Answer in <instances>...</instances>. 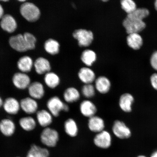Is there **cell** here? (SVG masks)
<instances>
[{"mask_svg": "<svg viewBox=\"0 0 157 157\" xmlns=\"http://www.w3.org/2000/svg\"><path fill=\"white\" fill-rule=\"evenodd\" d=\"M34 66L37 73L39 75L48 73L51 69L50 62L46 59L42 57L37 59Z\"/></svg>", "mask_w": 157, "mask_h": 157, "instance_id": "cell-24", "label": "cell"}, {"mask_svg": "<svg viewBox=\"0 0 157 157\" xmlns=\"http://www.w3.org/2000/svg\"><path fill=\"white\" fill-rule=\"evenodd\" d=\"M95 87L98 93L106 94L110 91L111 83L109 78L105 76H100L96 78L95 81Z\"/></svg>", "mask_w": 157, "mask_h": 157, "instance_id": "cell-16", "label": "cell"}, {"mask_svg": "<svg viewBox=\"0 0 157 157\" xmlns=\"http://www.w3.org/2000/svg\"><path fill=\"white\" fill-rule=\"evenodd\" d=\"M49 156L48 149L33 144L27 153V157H48Z\"/></svg>", "mask_w": 157, "mask_h": 157, "instance_id": "cell-26", "label": "cell"}, {"mask_svg": "<svg viewBox=\"0 0 157 157\" xmlns=\"http://www.w3.org/2000/svg\"><path fill=\"white\" fill-rule=\"evenodd\" d=\"M45 84L51 89H55L57 87L60 83V78L54 72H48L45 75L44 78Z\"/></svg>", "mask_w": 157, "mask_h": 157, "instance_id": "cell-27", "label": "cell"}, {"mask_svg": "<svg viewBox=\"0 0 157 157\" xmlns=\"http://www.w3.org/2000/svg\"><path fill=\"white\" fill-rule=\"evenodd\" d=\"M149 15V11L147 9L137 8L132 13L127 14V16L138 19L143 21V19L148 17Z\"/></svg>", "mask_w": 157, "mask_h": 157, "instance_id": "cell-33", "label": "cell"}, {"mask_svg": "<svg viewBox=\"0 0 157 157\" xmlns=\"http://www.w3.org/2000/svg\"><path fill=\"white\" fill-rule=\"evenodd\" d=\"M20 103L21 109L27 114H34L38 111V104L36 100L32 98L27 97L23 98Z\"/></svg>", "mask_w": 157, "mask_h": 157, "instance_id": "cell-8", "label": "cell"}, {"mask_svg": "<svg viewBox=\"0 0 157 157\" xmlns=\"http://www.w3.org/2000/svg\"><path fill=\"white\" fill-rule=\"evenodd\" d=\"M94 144L98 148L106 149L109 148L112 143V136L109 131L104 130L97 133L93 139Z\"/></svg>", "mask_w": 157, "mask_h": 157, "instance_id": "cell-7", "label": "cell"}, {"mask_svg": "<svg viewBox=\"0 0 157 157\" xmlns=\"http://www.w3.org/2000/svg\"><path fill=\"white\" fill-rule=\"evenodd\" d=\"M33 65V60L28 56L22 57L19 59L17 62V67L20 70L24 73L31 71Z\"/></svg>", "mask_w": 157, "mask_h": 157, "instance_id": "cell-28", "label": "cell"}, {"mask_svg": "<svg viewBox=\"0 0 157 157\" xmlns=\"http://www.w3.org/2000/svg\"><path fill=\"white\" fill-rule=\"evenodd\" d=\"M73 36L77 40L80 47H87L92 44L94 40V34L91 31L80 29L74 31Z\"/></svg>", "mask_w": 157, "mask_h": 157, "instance_id": "cell-5", "label": "cell"}, {"mask_svg": "<svg viewBox=\"0 0 157 157\" xmlns=\"http://www.w3.org/2000/svg\"><path fill=\"white\" fill-rule=\"evenodd\" d=\"M0 25L4 30L9 33L14 32L17 28V23L15 19L9 14L3 16L1 19Z\"/></svg>", "mask_w": 157, "mask_h": 157, "instance_id": "cell-21", "label": "cell"}, {"mask_svg": "<svg viewBox=\"0 0 157 157\" xmlns=\"http://www.w3.org/2000/svg\"><path fill=\"white\" fill-rule=\"evenodd\" d=\"M25 40L28 50L34 49L35 46L36 39L35 37L30 33H26L23 35Z\"/></svg>", "mask_w": 157, "mask_h": 157, "instance_id": "cell-34", "label": "cell"}, {"mask_svg": "<svg viewBox=\"0 0 157 157\" xmlns=\"http://www.w3.org/2000/svg\"><path fill=\"white\" fill-rule=\"evenodd\" d=\"M3 1V2H7V1Z\"/></svg>", "mask_w": 157, "mask_h": 157, "instance_id": "cell-43", "label": "cell"}, {"mask_svg": "<svg viewBox=\"0 0 157 157\" xmlns=\"http://www.w3.org/2000/svg\"><path fill=\"white\" fill-rule=\"evenodd\" d=\"M80 113L84 117L89 118L96 115L98 111L97 108L93 101L89 99L83 100L79 105Z\"/></svg>", "mask_w": 157, "mask_h": 157, "instance_id": "cell-11", "label": "cell"}, {"mask_svg": "<svg viewBox=\"0 0 157 157\" xmlns=\"http://www.w3.org/2000/svg\"><path fill=\"white\" fill-rule=\"evenodd\" d=\"M19 1L20 2H24L25 1H21V0H20V1Z\"/></svg>", "mask_w": 157, "mask_h": 157, "instance_id": "cell-42", "label": "cell"}, {"mask_svg": "<svg viewBox=\"0 0 157 157\" xmlns=\"http://www.w3.org/2000/svg\"><path fill=\"white\" fill-rule=\"evenodd\" d=\"M3 108L6 113L10 115L17 114L21 109L20 102L13 97H8L5 99L3 101Z\"/></svg>", "mask_w": 157, "mask_h": 157, "instance_id": "cell-9", "label": "cell"}, {"mask_svg": "<svg viewBox=\"0 0 157 157\" xmlns=\"http://www.w3.org/2000/svg\"><path fill=\"white\" fill-rule=\"evenodd\" d=\"M59 134L56 129L48 127L44 128L41 132L40 140L43 144L48 147L56 146L59 139Z\"/></svg>", "mask_w": 157, "mask_h": 157, "instance_id": "cell-1", "label": "cell"}, {"mask_svg": "<svg viewBox=\"0 0 157 157\" xmlns=\"http://www.w3.org/2000/svg\"><path fill=\"white\" fill-rule=\"evenodd\" d=\"M36 119L39 124L44 128L49 127L52 124L53 116L48 110L42 109L37 111Z\"/></svg>", "mask_w": 157, "mask_h": 157, "instance_id": "cell-15", "label": "cell"}, {"mask_svg": "<svg viewBox=\"0 0 157 157\" xmlns=\"http://www.w3.org/2000/svg\"><path fill=\"white\" fill-rule=\"evenodd\" d=\"M155 8L156 10L157 11V0L155 2Z\"/></svg>", "mask_w": 157, "mask_h": 157, "instance_id": "cell-40", "label": "cell"}, {"mask_svg": "<svg viewBox=\"0 0 157 157\" xmlns=\"http://www.w3.org/2000/svg\"><path fill=\"white\" fill-rule=\"evenodd\" d=\"M21 14L24 18L30 22H34L39 19L40 13L38 8L31 3H25L20 8Z\"/></svg>", "mask_w": 157, "mask_h": 157, "instance_id": "cell-3", "label": "cell"}, {"mask_svg": "<svg viewBox=\"0 0 157 157\" xmlns=\"http://www.w3.org/2000/svg\"><path fill=\"white\" fill-rule=\"evenodd\" d=\"M95 86L93 84H84L82 88L81 94L87 99L94 97L96 94Z\"/></svg>", "mask_w": 157, "mask_h": 157, "instance_id": "cell-31", "label": "cell"}, {"mask_svg": "<svg viewBox=\"0 0 157 157\" xmlns=\"http://www.w3.org/2000/svg\"><path fill=\"white\" fill-rule=\"evenodd\" d=\"M88 128L91 132L98 133L105 130V123L102 118L95 115L88 118Z\"/></svg>", "mask_w": 157, "mask_h": 157, "instance_id": "cell-12", "label": "cell"}, {"mask_svg": "<svg viewBox=\"0 0 157 157\" xmlns=\"http://www.w3.org/2000/svg\"><path fill=\"white\" fill-rule=\"evenodd\" d=\"M127 44L133 50H138L142 46L143 39L138 33L129 34L127 38Z\"/></svg>", "mask_w": 157, "mask_h": 157, "instance_id": "cell-25", "label": "cell"}, {"mask_svg": "<svg viewBox=\"0 0 157 157\" xmlns=\"http://www.w3.org/2000/svg\"><path fill=\"white\" fill-rule=\"evenodd\" d=\"M97 59V54L94 51L86 50L83 51L81 55L82 62L88 66H91L96 61Z\"/></svg>", "mask_w": 157, "mask_h": 157, "instance_id": "cell-29", "label": "cell"}, {"mask_svg": "<svg viewBox=\"0 0 157 157\" xmlns=\"http://www.w3.org/2000/svg\"><path fill=\"white\" fill-rule=\"evenodd\" d=\"M29 97L36 100H40L44 97L45 90L44 85L38 82L31 83L27 88Z\"/></svg>", "mask_w": 157, "mask_h": 157, "instance_id": "cell-13", "label": "cell"}, {"mask_svg": "<svg viewBox=\"0 0 157 157\" xmlns=\"http://www.w3.org/2000/svg\"><path fill=\"white\" fill-rule=\"evenodd\" d=\"M19 126L23 130L30 132L36 128L37 121L34 117L30 116L21 117L19 121Z\"/></svg>", "mask_w": 157, "mask_h": 157, "instance_id": "cell-23", "label": "cell"}, {"mask_svg": "<svg viewBox=\"0 0 157 157\" xmlns=\"http://www.w3.org/2000/svg\"><path fill=\"white\" fill-rule=\"evenodd\" d=\"M16 126L14 121L9 118H4L0 121V132L6 137H11L14 134Z\"/></svg>", "mask_w": 157, "mask_h": 157, "instance_id": "cell-14", "label": "cell"}, {"mask_svg": "<svg viewBox=\"0 0 157 157\" xmlns=\"http://www.w3.org/2000/svg\"><path fill=\"white\" fill-rule=\"evenodd\" d=\"M137 157H147L146 156L143 155H139Z\"/></svg>", "mask_w": 157, "mask_h": 157, "instance_id": "cell-41", "label": "cell"}, {"mask_svg": "<svg viewBox=\"0 0 157 157\" xmlns=\"http://www.w3.org/2000/svg\"><path fill=\"white\" fill-rule=\"evenodd\" d=\"M3 101H3L2 99L1 96H0V109L2 107H3Z\"/></svg>", "mask_w": 157, "mask_h": 157, "instance_id": "cell-38", "label": "cell"}, {"mask_svg": "<svg viewBox=\"0 0 157 157\" xmlns=\"http://www.w3.org/2000/svg\"><path fill=\"white\" fill-rule=\"evenodd\" d=\"M4 10L2 5L0 4V19L2 18L3 16Z\"/></svg>", "mask_w": 157, "mask_h": 157, "instance_id": "cell-37", "label": "cell"}, {"mask_svg": "<svg viewBox=\"0 0 157 157\" xmlns=\"http://www.w3.org/2000/svg\"><path fill=\"white\" fill-rule=\"evenodd\" d=\"M64 128L65 132L69 136L74 137L77 136L78 127L77 123L73 118H70L65 121Z\"/></svg>", "mask_w": 157, "mask_h": 157, "instance_id": "cell-22", "label": "cell"}, {"mask_svg": "<svg viewBox=\"0 0 157 157\" xmlns=\"http://www.w3.org/2000/svg\"><path fill=\"white\" fill-rule=\"evenodd\" d=\"M81 97V93L75 87H68L65 90L63 94L64 101L67 103H73L79 101Z\"/></svg>", "mask_w": 157, "mask_h": 157, "instance_id": "cell-20", "label": "cell"}, {"mask_svg": "<svg viewBox=\"0 0 157 157\" xmlns=\"http://www.w3.org/2000/svg\"><path fill=\"white\" fill-rule=\"evenodd\" d=\"M112 130L114 135L121 139H128L132 134L130 128L123 121L119 120L114 121Z\"/></svg>", "mask_w": 157, "mask_h": 157, "instance_id": "cell-6", "label": "cell"}, {"mask_svg": "<svg viewBox=\"0 0 157 157\" xmlns=\"http://www.w3.org/2000/svg\"><path fill=\"white\" fill-rule=\"evenodd\" d=\"M134 101V98L131 94L128 93L123 94L119 99V107L124 112L130 113L132 111V106Z\"/></svg>", "mask_w": 157, "mask_h": 157, "instance_id": "cell-17", "label": "cell"}, {"mask_svg": "<svg viewBox=\"0 0 157 157\" xmlns=\"http://www.w3.org/2000/svg\"><path fill=\"white\" fill-rule=\"evenodd\" d=\"M150 157H157V151L153 152Z\"/></svg>", "mask_w": 157, "mask_h": 157, "instance_id": "cell-39", "label": "cell"}, {"mask_svg": "<svg viewBox=\"0 0 157 157\" xmlns=\"http://www.w3.org/2000/svg\"><path fill=\"white\" fill-rule=\"evenodd\" d=\"M123 25L128 34L138 33L146 27V23L142 20L128 17L127 16L123 22Z\"/></svg>", "mask_w": 157, "mask_h": 157, "instance_id": "cell-4", "label": "cell"}, {"mask_svg": "<svg viewBox=\"0 0 157 157\" xmlns=\"http://www.w3.org/2000/svg\"><path fill=\"white\" fill-rule=\"evenodd\" d=\"M151 82L153 87L157 90V74H153L151 76Z\"/></svg>", "mask_w": 157, "mask_h": 157, "instance_id": "cell-36", "label": "cell"}, {"mask_svg": "<svg viewBox=\"0 0 157 157\" xmlns=\"http://www.w3.org/2000/svg\"><path fill=\"white\" fill-rule=\"evenodd\" d=\"M9 44L12 48L19 52H24L28 50L25 44L23 35L19 34L11 37Z\"/></svg>", "mask_w": 157, "mask_h": 157, "instance_id": "cell-18", "label": "cell"}, {"mask_svg": "<svg viewBox=\"0 0 157 157\" xmlns=\"http://www.w3.org/2000/svg\"><path fill=\"white\" fill-rule=\"evenodd\" d=\"M59 43L53 39H49L45 43V50L51 55H54L58 54L59 51Z\"/></svg>", "mask_w": 157, "mask_h": 157, "instance_id": "cell-30", "label": "cell"}, {"mask_svg": "<svg viewBox=\"0 0 157 157\" xmlns=\"http://www.w3.org/2000/svg\"><path fill=\"white\" fill-rule=\"evenodd\" d=\"M13 83L15 87L20 90L28 88L31 84V79L26 74L23 72H17L13 76Z\"/></svg>", "mask_w": 157, "mask_h": 157, "instance_id": "cell-10", "label": "cell"}, {"mask_svg": "<svg viewBox=\"0 0 157 157\" xmlns=\"http://www.w3.org/2000/svg\"><path fill=\"white\" fill-rule=\"evenodd\" d=\"M121 8L127 14L133 12L137 9L136 5L132 0H122L121 2Z\"/></svg>", "mask_w": 157, "mask_h": 157, "instance_id": "cell-32", "label": "cell"}, {"mask_svg": "<svg viewBox=\"0 0 157 157\" xmlns=\"http://www.w3.org/2000/svg\"><path fill=\"white\" fill-rule=\"evenodd\" d=\"M78 76L80 81L84 84H92L96 79L95 72L88 67L80 69L78 72Z\"/></svg>", "mask_w": 157, "mask_h": 157, "instance_id": "cell-19", "label": "cell"}, {"mask_svg": "<svg viewBox=\"0 0 157 157\" xmlns=\"http://www.w3.org/2000/svg\"><path fill=\"white\" fill-rule=\"evenodd\" d=\"M48 110L53 116L58 117L59 116L61 112H66L68 108V105L63 102L58 96H54L48 100L46 103Z\"/></svg>", "mask_w": 157, "mask_h": 157, "instance_id": "cell-2", "label": "cell"}, {"mask_svg": "<svg viewBox=\"0 0 157 157\" xmlns=\"http://www.w3.org/2000/svg\"><path fill=\"white\" fill-rule=\"evenodd\" d=\"M150 61L152 67L157 71V51L152 55Z\"/></svg>", "mask_w": 157, "mask_h": 157, "instance_id": "cell-35", "label": "cell"}]
</instances>
